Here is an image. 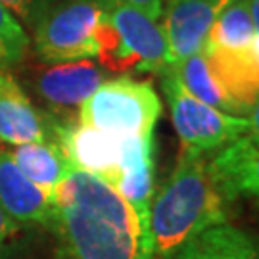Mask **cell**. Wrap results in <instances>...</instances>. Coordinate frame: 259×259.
I'll list each match as a JSON object with an SVG mask.
<instances>
[{"label":"cell","instance_id":"cell-22","mask_svg":"<svg viewBox=\"0 0 259 259\" xmlns=\"http://www.w3.org/2000/svg\"><path fill=\"white\" fill-rule=\"evenodd\" d=\"M117 2H123V4H129V6L142 10L144 14H148L150 18L154 19L161 18L163 4H165V0H117Z\"/></svg>","mask_w":259,"mask_h":259},{"label":"cell","instance_id":"cell-8","mask_svg":"<svg viewBox=\"0 0 259 259\" xmlns=\"http://www.w3.org/2000/svg\"><path fill=\"white\" fill-rule=\"evenodd\" d=\"M231 0H165L159 23L165 33L171 65L205 48L209 31Z\"/></svg>","mask_w":259,"mask_h":259},{"label":"cell","instance_id":"cell-14","mask_svg":"<svg viewBox=\"0 0 259 259\" xmlns=\"http://www.w3.org/2000/svg\"><path fill=\"white\" fill-rule=\"evenodd\" d=\"M209 169L223 192L231 198H251L259 202V144L242 137L215 152Z\"/></svg>","mask_w":259,"mask_h":259},{"label":"cell","instance_id":"cell-23","mask_svg":"<svg viewBox=\"0 0 259 259\" xmlns=\"http://www.w3.org/2000/svg\"><path fill=\"white\" fill-rule=\"evenodd\" d=\"M248 135H246V139L253 140V142H257L259 144V102L253 106L248 113Z\"/></svg>","mask_w":259,"mask_h":259},{"label":"cell","instance_id":"cell-2","mask_svg":"<svg viewBox=\"0 0 259 259\" xmlns=\"http://www.w3.org/2000/svg\"><path fill=\"white\" fill-rule=\"evenodd\" d=\"M231 204L211 175L207 154L181 148L173 173L150 205L152 259H173L200 232L231 223Z\"/></svg>","mask_w":259,"mask_h":259},{"label":"cell","instance_id":"cell-21","mask_svg":"<svg viewBox=\"0 0 259 259\" xmlns=\"http://www.w3.org/2000/svg\"><path fill=\"white\" fill-rule=\"evenodd\" d=\"M21 227L4 211V207L0 205V257L8 251V248L14 244L16 236L19 234Z\"/></svg>","mask_w":259,"mask_h":259},{"label":"cell","instance_id":"cell-3","mask_svg":"<svg viewBox=\"0 0 259 259\" xmlns=\"http://www.w3.org/2000/svg\"><path fill=\"white\" fill-rule=\"evenodd\" d=\"M96 47L98 64L110 71L159 75L171 65L169 45L159 19L117 0H104Z\"/></svg>","mask_w":259,"mask_h":259},{"label":"cell","instance_id":"cell-6","mask_svg":"<svg viewBox=\"0 0 259 259\" xmlns=\"http://www.w3.org/2000/svg\"><path fill=\"white\" fill-rule=\"evenodd\" d=\"M104 0H64L35 25V52L47 64L96 58V29Z\"/></svg>","mask_w":259,"mask_h":259},{"label":"cell","instance_id":"cell-9","mask_svg":"<svg viewBox=\"0 0 259 259\" xmlns=\"http://www.w3.org/2000/svg\"><path fill=\"white\" fill-rule=\"evenodd\" d=\"M0 205L19 227L52 229L56 200L19 171L10 150L0 148Z\"/></svg>","mask_w":259,"mask_h":259},{"label":"cell","instance_id":"cell-4","mask_svg":"<svg viewBox=\"0 0 259 259\" xmlns=\"http://www.w3.org/2000/svg\"><path fill=\"white\" fill-rule=\"evenodd\" d=\"M161 100L148 81L115 77L104 81L81 106L77 119L110 137L127 140L154 135Z\"/></svg>","mask_w":259,"mask_h":259},{"label":"cell","instance_id":"cell-11","mask_svg":"<svg viewBox=\"0 0 259 259\" xmlns=\"http://www.w3.org/2000/svg\"><path fill=\"white\" fill-rule=\"evenodd\" d=\"M106 81L102 65L93 60L60 62L47 67L37 81L38 94L54 111L79 110V106Z\"/></svg>","mask_w":259,"mask_h":259},{"label":"cell","instance_id":"cell-25","mask_svg":"<svg viewBox=\"0 0 259 259\" xmlns=\"http://www.w3.org/2000/svg\"><path fill=\"white\" fill-rule=\"evenodd\" d=\"M253 50H255V54L259 56V35H255V40H253Z\"/></svg>","mask_w":259,"mask_h":259},{"label":"cell","instance_id":"cell-13","mask_svg":"<svg viewBox=\"0 0 259 259\" xmlns=\"http://www.w3.org/2000/svg\"><path fill=\"white\" fill-rule=\"evenodd\" d=\"M204 54L213 75L227 94L250 113L251 108L259 102V56L253 47H205Z\"/></svg>","mask_w":259,"mask_h":259},{"label":"cell","instance_id":"cell-12","mask_svg":"<svg viewBox=\"0 0 259 259\" xmlns=\"http://www.w3.org/2000/svg\"><path fill=\"white\" fill-rule=\"evenodd\" d=\"M40 140H50V117L31 104L6 69H0V144L19 146Z\"/></svg>","mask_w":259,"mask_h":259},{"label":"cell","instance_id":"cell-18","mask_svg":"<svg viewBox=\"0 0 259 259\" xmlns=\"http://www.w3.org/2000/svg\"><path fill=\"white\" fill-rule=\"evenodd\" d=\"M255 40L248 0H231L217 16L205 47L250 48Z\"/></svg>","mask_w":259,"mask_h":259},{"label":"cell","instance_id":"cell-19","mask_svg":"<svg viewBox=\"0 0 259 259\" xmlns=\"http://www.w3.org/2000/svg\"><path fill=\"white\" fill-rule=\"evenodd\" d=\"M29 50V37L18 18L0 4V69L23 62Z\"/></svg>","mask_w":259,"mask_h":259},{"label":"cell","instance_id":"cell-20","mask_svg":"<svg viewBox=\"0 0 259 259\" xmlns=\"http://www.w3.org/2000/svg\"><path fill=\"white\" fill-rule=\"evenodd\" d=\"M4 8H8L18 21L27 25H37L38 19L48 10V0H0Z\"/></svg>","mask_w":259,"mask_h":259},{"label":"cell","instance_id":"cell-1","mask_svg":"<svg viewBox=\"0 0 259 259\" xmlns=\"http://www.w3.org/2000/svg\"><path fill=\"white\" fill-rule=\"evenodd\" d=\"M52 231L65 259H152L135 209L110 183L75 167L58 188Z\"/></svg>","mask_w":259,"mask_h":259},{"label":"cell","instance_id":"cell-15","mask_svg":"<svg viewBox=\"0 0 259 259\" xmlns=\"http://www.w3.org/2000/svg\"><path fill=\"white\" fill-rule=\"evenodd\" d=\"M173 259H259V236L223 223L186 242Z\"/></svg>","mask_w":259,"mask_h":259},{"label":"cell","instance_id":"cell-10","mask_svg":"<svg viewBox=\"0 0 259 259\" xmlns=\"http://www.w3.org/2000/svg\"><path fill=\"white\" fill-rule=\"evenodd\" d=\"M154 135L127 139L119 169L110 185L139 215L150 236V205L154 198Z\"/></svg>","mask_w":259,"mask_h":259},{"label":"cell","instance_id":"cell-17","mask_svg":"<svg viewBox=\"0 0 259 259\" xmlns=\"http://www.w3.org/2000/svg\"><path fill=\"white\" fill-rule=\"evenodd\" d=\"M171 69L175 71L179 83L200 102L217 108L225 113H231V115H238V117L248 115V111L238 102H234L221 87V83L217 81V77L213 75L211 67L207 64L204 50L179 62V64L171 65Z\"/></svg>","mask_w":259,"mask_h":259},{"label":"cell","instance_id":"cell-16","mask_svg":"<svg viewBox=\"0 0 259 259\" xmlns=\"http://www.w3.org/2000/svg\"><path fill=\"white\" fill-rule=\"evenodd\" d=\"M10 154H12L14 163L19 167V171L29 181L40 186L45 192H48L54 200L60 185L73 169L64 150L54 140L19 144V146H14Z\"/></svg>","mask_w":259,"mask_h":259},{"label":"cell","instance_id":"cell-24","mask_svg":"<svg viewBox=\"0 0 259 259\" xmlns=\"http://www.w3.org/2000/svg\"><path fill=\"white\" fill-rule=\"evenodd\" d=\"M248 8H250L253 27H255V35H259V0H248Z\"/></svg>","mask_w":259,"mask_h":259},{"label":"cell","instance_id":"cell-5","mask_svg":"<svg viewBox=\"0 0 259 259\" xmlns=\"http://www.w3.org/2000/svg\"><path fill=\"white\" fill-rule=\"evenodd\" d=\"M159 77L183 150H192L198 154L219 152L248 135V117L231 115L200 102L179 83L171 65L163 69Z\"/></svg>","mask_w":259,"mask_h":259},{"label":"cell","instance_id":"cell-7","mask_svg":"<svg viewBox=\"0 0 259 259\" xmlns=\"http://www.w3.org/2000/svg\"><path fill=\"white\" fill-rule=\"evenodd\" d=\"M50 140L60 144L75 169L100 177L106 183L117 173L127 142L89 127L77 117H50Z\"/></svg>","mask_w":259,"mask_h":259}]
</instances>
